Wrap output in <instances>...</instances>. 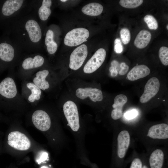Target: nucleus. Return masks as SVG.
Returning <instances> with one entry per match:
<instances>
[{"label":"nucleus","mask_w":168,"mask_h":168,"mask_svg":"<svg viewBox=\"0 0 168 168\" xmlns=\"http://www.w3.org/2000/svg\"><path fill=\"white\" fill-rule=\"evenodd\" d=\"M166 27L167 29L168 30V24L167 25Z\"/></svg>","instance_id":"38"},{"label":"nucleus","mask_w":168,"mask_h":168,"mask_svg":"<svg viewBox=\"0 0 168 168\" xmlns=\"http://www.w3.org/2000/svg\"><path fill=\"white\" fill-rule=\"evenodd\" d=\"M137 114V111L135 110H132L126 112L124 115L126 119H131L135 117Z\"/></svg>","instance_id":"30"},{"label":"nucleus","mask_w":168,"mask_h":168,"mask_svg":"<svg viewBox=\"0 0 168 168\" xmlns=\"http://www.w3.org/2000/svg\"><path fill=\"white\" fill-rule=\"evenodd\" d=\"M44 61V57L40 55H36L33 57H29L25 58L22 63V67L26 70L39 68L42 66Z\"/></svg>","instance_id":"17"},{"label":"nucleus","mask_w":168,"mask_h":168,"mask_svg":"<svg viewBox=\"0 0 168 168\" xmlns=\"http://www.w3.org/2000/svg\"><path fill=\"white\" fill-rule=\"evenodd\" d=\"M160 83L158 79L155 77L150 78L146 83L144 91L140 98L142 103L148 101L158 92L160 88Z\"/></svg>","instance_id":"8"},{"label":"nucleus","mask_w":168,"mask_h":168,"mask_svg":"<svg viewBox=\"0 0 168 168\" xmlns=\"http://www.w3.org/2000/svg\"><path fill=\"white\" fill-rule=\"evenodd\" d=\"M118 73L117 70L114 68V69L111 72V75L112 76H116Z\"/></svg>","instance_id":"34"},{"label":"nucleus","mask_w":168,"mask_h":168,"mask_svg":"<svg viewBox=\"0 0 168 168\" xmlns=\"http://www.w3.org/2000/svg\"><path fill=\"white\" fill-rule=\"evenodd\" d=\"M144 20L150 29L156 30L158 28L157 21L153 16L151 15H146L144 16Z\"/></svg>","instance_id":"25"},{"label":"nucleus","mask_w":168,"mask_h":168,"mask_svg":"<svg viewBox=\"0 0 168 168\" xmlns=\"http://www.w3.org/2000/svg\"><path fill=\"white\" fill-rule=\"evenodd\" d=\"M164 160V154L162 151L157 149L151 154L149 158L151 168H162Z\"/></svg>","instance_id":"21"},{"label":"nucleus","mask_w":168,"mask_h":168,"mask_svg":"<svg viewBox=\"0 0 168 168\" xmlns=\"http://www.w3.org/2000/svg\"><path fill=\"white\" fill-rule=\"evenodd\" d=\"M150 72L149 68L146 65L141 64L133 67L127 74L128 79L134 81L144 77Z\"/></svg>","instance_id":"16"},{"label":"nucleus","mask_w":168,"mask_h":168,"mask_svg":"<svg viewBox=\"0 0 168 168\" xmlns=\"http://www.w3.org/2000/svg\"><path fill=\"white\" fill-rule=\"evenodd\" d=\"M118 155L121 158H123L130 144V138L127 131L123 130L119 134L118 138Z\"/></svg>","instance_id":"13"},{"label":"nucleus","mask_w":168,"mask_h":168,"mask_svg":"<svg viewBox=\"0 0 168 168\" xmlns=\"http://www.w3.org/2000/svg\"><path fill=\"white\" fill-rule=\"evenodd\" d=\"M56 42L54 40V33L51 29H49L47 31L44 40V44L47 46L50 43Z\"/></svg>","instance_id":"28"},{"label":"nucleus","mask_w":168,"mask_h":168,"mask_svg":"<svg viewBox=\"0 0 168 168\" xmlns=\"http://www.w3.org/2000/svg\"><path fill=\"white\" fill-rule=\"evenodd\" d=\"M87 54V48L86 44H82L76 48L70 55L69 68L75 70L79 69L83 64Z\"/></svg>","instance_id":"6"},{"label":"nucleus","mask_w":168,"mask_h":168,"mask_svg":"<svg viewBox=\"0 0 168 168\" xmlns=\"http://www.w3.org/2000/svg\"><path fill=\"white\" fill-rule=\"evenodd\" d=\"M160 59L163 64L168 65V48L165 46L161 47L159 51Z\"/></svg>","instance_id":"26"},{"label":"nucleus","mask_w":168,"mask_h":168,"mask_svg":"<svg viewBox=\"0 0 168 168\" xmlns=\"http://www.w3.org/2000/svg\"><path fill=\"white\" fill-rule=\"evenodd\" d=\"M40 168H49L47 166H42Z\"/></svg>","instance_id":"35"},{"label":"nucleus","mask_w":168,"mask_h":168,"mask_svg":"<svg viewBox=\"0 0 168 168\" xmlns=\"http://www.w3.org/2000/svg\"><path fill=\"white\" fill-rule=\"evenodd\" d=\"M120 36L122 41L125 44H128L131 39V34L129 30L127 28H122L120 32Z\"/></svg>","instance_id":"27"},{"label":"nucleus","mask_w":168,"mask_h":168,"mask_svg":"<svg viewBox=\"0 0 168 168\" xmlns=\"http://www.w3.org/2000/svg\"><path fill=\"white\" fill-rule=\"evenodd\" d=\"M49 74V71L46 69L40 71L35 74L36 77L33 80L34 84L40 89L44 91L49 87V82L45 78Z\"/></svg>","instance_id":"20"},{"label":"nucleus","mask_w":168,"mask_h":168,"mask_svg":"<svg viewBox=\"0 0 168 168\" xmlns=\"http://www.w3.org/2000/svg\"><path fill=\"white\" fill-rule=\"evenodd\" d=\"M120 67L121 69L119 72V74L120 75L125 74L129 69V66L124 63H122L120 64Z\"/></svg>","instance_id":"33"},{"label":"nucleus","mask_w":168,"mask_h":168,"mask_svg":"<svg viewBox=\"0 0 168 168\" xmlns=\"http://www.w3.org/2000/svg\"><path fill=\"white\" fill-rule=\"evenodd\" d=\"M103 10V6L96 2L88 3L82 9V12L84 14L91 16H96L100 15Z\"/></svg>","instance_id":"22"},{"label":"nucleus","mask_w":168,"mask_h":168,"mask_svg":"<svg viewBox=\"0 0 168 168\" xmlns=\"http://www.w3.org/2000/svg\"><path fill=\"white\" fill-rule=\"evenodd\" d=\"M142 168H148V167L145 165L143 166Z\"/></svg>","instance_id":"37"},{"label":"nucleus","mask_w":168,"mask_h":168,"mask_svg":"<svg viewBox=\"0 0 168 168\" xmlns=\"http://www.w3.org/2000/svg\"><path fill=\"white\" fill-rule=\"evenodd\" d=\"M106 56V52L104 49H98L85 65L83 69L84 72L90 74L96 71L104 62Z\"/></svg>","instance_id":"7"},{"label":"nucleus","mask_w":168,"mask_h":168,"mask_svg":"<svg viewBox=\"0 0 168 168\" xmlns=\"http://www.w3.org/2000/svg\"><path fill=\"white\" fill-rule=\"evenodd\" d=\"M21 49L13 40L12 43L4 42L0 44V59L6 62L12 61L17 50Z\"/></svg>","instance_id":"10"},{"label":"nucleus","mask_w":168,"mask_h":168,"mask_svg":"<svg viewBox=\"0 0 168 168\" xmlns=\"http://www.w3.org/2000/svg\"><path fill=\"white\" fill-rule=\"evenodd\" d=\"M63 111L69 125L74 131H77L80 128L79 119L77 106L71 100H68L63 105Z\"/></svg>","instance_id":"3"},{"label":"nucleus","mask_w":168,"mask_h":168,"mask_svg":"<svg viewBox=\"0 0 168 168\" xmlns=\"http://www.w3.org/2000/svg\"><path fill=\"white\" fill-rule=\"evenodd\" d=\"M76 95L82 100L89 97L94 102L101 101L103 99L102 93L100 90L90 87L78 88L76 91Z\"/></svg>","instance_id":"11"},{"label":"nucleus","mask_w":168,"mask_h":168,"mask_svg":"<svg viewBox=\"0 0 168 168\" xmlns=\"http://www.w3.org/2000/svg\"><path fill=\"white\" fill-rule=\"evenodd\" d=\"M48 160V154L46 152H44L41 154L39 159L36 160V162L40 164L42 162H44Z\"/></svg>","instance_id":"32"},{"label":"nucleus","mask_w":168,"mask_h":168,"mask_svg":"<svg viewBox=\"0 0 168 168\" xmlns=\"http://www.w3.org/2000/svg\"><path fill=\"white\" fill-rule=\"evenodd\" d=\"M13 30V40L21 49L31 50L40 49L42 32L35 15H23L15 19Z\"/></svg>","instance_id":"1"},{"label":"nucleus","mask_w":168,"mask_h":168,"mask_svg":"<svg viewBox=\"0 0 168 168\" xmlns=\"http://www.w3.org/2000/svg\"><path fill=\"white\" fill-rule=\"evenodd\" d=\"M127 101V97L124 94H119L115 97L114 103L112 105L114 109L111 113V117L113 119L117 120L122 117L123 106Z\"/></svg>","instance_id":"15"},{"label":"nucleus","mask_w":168,"mask_h":168,"mask_svg":"<svg viewBox=\"0 0 168 168\" xmlns=\"http://www.w3.org/2000/svg\"><path fill=\"white\" fill-rule=\"evenodd\" d=\"M7 139L8 145L17 150L26 151L30 147L31 142L29 139L25 134L19 131L10 133Z\"/></svg>","instance_id":"4"},{"label":"nucleus","mask_w":168,"mask_h":168,"mask_svg":"<svg viewBox=\"0 0 168 168\" xmlns=\"http://www.w3.org/2000/svg\"><path fill=\"white\" fill-rule=\"evenodd\" d=\"M114 50L117 53H121L123 50V47L120 40L116 39L114 41Z\"/></svg>","instance_id":"29"},{"label":"nucleus","mask_w":168,"mask_h":168,"mask_svg":"<svg viewBox=\"0 0 168 168\" xmlns=\"http://www.w3.org/2000/svg\"><path fill=\"white\" fill-rule=\"evenodd\" d=\"M32 120L34 126L39 130L45 131L51 126V119L48 114L42 110H37L33 113Z\"/></svg>","instance_id":"9"},{"label":"nucleus","mask_w":168,"mask_h":168,"mask_svg":"<svg viewBox=\"0 0 168 168\" xmlns=\"http://www.w3.org/2000/svg\"><path fill=\"white\" fill-rule=\"evenodd\" d=\"M147 136L153 139H166L168 138V125L162 123L154 125L149 129Z\"/></svg>","instance_id":"14"},{"label":"nucleus","mask_w":168,"mask_h":168,"mask_svg":"<svg viewBox=\"0 0 168 168\" xmlns=\"http://www.w3.org/2000/svg\"><path fill=\"white\" fill-rule=\"evenodd\" d=\"M17 92L16 84L12 78H6L0 83V94L3 96L12 98L16 96Z\"/></svg>","instance_id":"12"},{"label":"nucleus","mask_w":168,"mask_h":168,"mask_svg":"<svg viewBox=\"0 0 168 168\" xmlns=\"http://www.w3.org/2000/svg\"><path fill=\"white\" fill-rule=\"evenodd\" d=\"M142 0H121L119 4L122 7L128 8H136L141 5Z\"/></svg>","instance_id":"24"},{"label":"nucleus","mask_w":168,"mask_h":168,"mask_svg":"<svg viewBox=\"0 0 168 168\" xmlns=\"http://www.w3.org/2000/svg\"><path fill=\"white\" fill-rule=\"evenodd\" d=\"M151 38V34L149 31L142 30L136 36L134 42V45L138 49L144 48L149 44Z\"/></svg>","instance_id":"19"},{"label":"nucleus","mask_w":168,"mask_h":168,"mask_svg":"<svg viewBox=\"0 0 168 168\" xmlns=\"http://www.w3.org/2000/svg\"><path fill=\"white\" fill-rule=\"evenodd\" d=\"M52 5V1L51 0H43L40 6H38L37 9V18L40 21H45L50 16L51 10V7Z\"/></svg>","instance_id":"18"},{"label":"nucleus","mask_w":168,"mask_h":168,"mask_svg":"<svg viewBox=\"0 0 168 168\" xmlns=\"http://www.w3.org/2000/svg\"><path fill=\"white\" fill-rule=\"evenodd\" d=\"M26 1L24 0H7L4 3L1 12L2 14L6 16H13L14 20L19 17L18 15L25 8Z\"/></svg>","instance_id":"5"},{"label":"nucleus","mask_w":168,"mask_h":168,"mask_svg":"<svg viewBox=\"0 0 168 168\" xmlns=\"http://www.w3.org/2000/svg\"><path fill=\"white\" fill-rule=\"evenodd\" d=\"M67 0H60L62 2H65L66 1H67Z\"/></svg>","instance_id":"36"},{"label":"nucleus","mask_w":168,"mask_h":168,"mask_svg":"<svg viewBox=\"0 0 168 168\" xmlns=\"http://www.w3.org/2000/svg\"><path fill=\"white\" fill-rule=\"evenodd\" d=\"M26 86L31 92V94L28 98L30 102H33L36 100H38L40 99L41 93L40 89L34 84L31 82L27 83Z\"/></svg>","instance_id":"23"},{"label":"nucleus","mask_w":168,"mask_h":168,"mask_svg":"<svg viewBox=\"0 0 168 168\" xmlns=\"http://www.w3.org/2000/svg\"><path fill=\"white\" fill-rule=\"evenodd\" d=\"M130 168H142L141 160L138 158L134 159L132 161Z\"/></svg>","instance_id":"31"},{"label":"nucleus","mask_w":168,"mask_h":168,"mask_svg":"<svg viewBox=\"0 0 168 168\" xmlns=\"http://www.w3.org/2000/svg\"><path fill=\"white\" fill-rule=\"evenodd\" d=\"M89 35V31L86 28L74 29L67 33L64 38V43L70 47L78 45L87 41Z\"/></svg>","instance_id":"2"}]
</instances>
